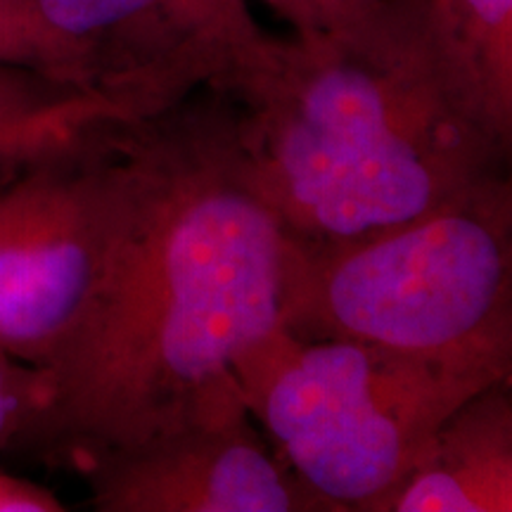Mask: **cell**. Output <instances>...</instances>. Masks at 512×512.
<instances>
[{"mask_svg":"<svg viewBox=\"0 0 512 512\" xmlns=\"http://www.w3.org/2000/svg\"><path fill=\"white\" fill-rule=\"evenodd\" d=\"M128 216L81 316L43 363L27 444L81 467L183 418L280 325L283 228L249 188L216 91L131 121Z\"/></svg>","mask_w":512,"mask_h":512,"instance_id":"cell-1","label":"cell"},{"mask_svg":"<svg viewBox=\"0 0 512 512\" xmlns=\"http://www.w3.org/2000/svg\"><path fill=\"white\" fill-rule=\"evenodd\" d=\"M216 91L235 162L287 238L354 240L508 174L451 93L406 0L320 34H268Z\"/></svg>","mask_w":512,"mask_h":512,"instance_id":"cell-2","label":"cell"},{"mask_svg":"<svg viewBox=\"0 0 512 512\" xmlns=\"http://www.w3.org/2000/svg\"><path fill=\"white\" fill-rule=\"evenodd\" d=\"M280 328L512 377L510 176L363 238L285 235Z\"/></svg>","mask_w":512,"mask_h":512,"instance_id":"cell-3","label":"cell"},{"mask_svg":"<svg viewBox=\"0 0 512 512\" xmlns=\"http://www.w3.org/2000/svg\"><path fill=\"white\" fill-rule=\"evenodd\" d=\"M256 425L328 512H377L434 427L486 384V370L358 339L273 328L233 363Z\"/></svg>","mask_w":512,"mask_h":512,"instance_id":"cell-4","label":"cell"},{"mask_svg":"<svg viewBox=\"0 0 512 512\" xmlns=\"http://www.w3.org/2000/svg\"><path fill=\"white\" fill-rule=\"evenodd\" d=\"M131 121H102L0 188V349L36 368L81 316L124 228Z\"/></svg>","mask_w":512,"mask_h":512,"instance_id":"cell-5","label":"cell"},{"mask_svg":"<svg viewBox=\"0 0 512 512\" xmlns=\"http://www.w3.org/2000/svg\"><path fill=\"white\" fill-rule=\"evenodd\" d=\"M86 91L128 117L169 110L247 67L268 34L247 0H34Z\"/></svg>","mask_w":512,"mask_h":512,"instance_id":"cell-6","label":"cell"},{"mask_svg":"<svg viewBox=\"0 0 512 512\" xmlns=\"http://www.w3.org/2000/svg\"><path fill=\"white\" fill-rule=\"evenodd\" d=\"M76 470L100 512H328L256 427L235 375L164 430Z\"/></svg>","mask_w":512,"mask_h":512,"instance_id":"cell-7","label":"cell"},{"mask_svg":"<svg viewBox=\"0 0 512 512\" xmlns=\"http://www.w3.org/2000/svg\"><path fill=\"white\" fill-rule=\"evenodd\" d=\"M512 377L486 384L434 427L377 512H510Z\"/></svg>","mask_w":512,"mask_h":512,"instance_id":"cell-8","label":"cell"},{"mask_svg":"<svg viewBox=\"0 0 512 512\" xmlns=\"http://www.w3.org/2000/svg\"><path fill=\"white\" fill-rule=\"evenodd\" d=\"M460 105L512 152V0H406Z\"/></svg>","mask_w":512,"mask_h":512,"instance_id":"cell-9","label":"cell"},{"mask_svg":"<svg viewBox=\"0 0 512 512\" xmlns=\"http://www.w3.org/2000/svg\"><path fill=\"white\" fill-rule=\"evenodd\" d=\"M110 119L133 117L91 91L36 69L0 62V138L72 143Z\"/></svg>","mask_w":512,"mask_h":512,"instance_id":"cell-10","label":"cell"},{"mask_svg":"<svg viewBox=\"0 0 512 512\" xmlns=\"http://www.w3.org/2000/svg\"><path fill=\"white\" fill-rule=\"evenodd\" d=\"M0 62L36 69L69 86L83 88L69 50L50 34L34 8L15 0H0Z\"/></svg>","mask_w":512,"mask_h":512,"instance_id":"cell-11","label":"cell"},{"mask_svg":"<svg viewBox=\"0 0 512 512\" xmlns=\"http://www.w3.org/2000/svg\"><path fill=\"white\" fill-rule=\"evenodd\" d=\"M43 399L41 370L0 349V451L27 444Z\"/></svg>","mask_w":512,"mask_h":512,"instance_id":"cell-12","label":"cell"},{"mask_svg":"<svg viewBox=\"0 0 512 512\" xmlns=\"http://www.w3.org/2000/svg\"><path fill=\"white\" fill-rule=\"evenodd\" d=\"M261 3L290 24L292 34H320L361 17L380 0H261Z\"/></svg>","mask_w":512,"mask_h":512,"instance_id":"cell-13","label":"cell"},{"mask_svg":"<svg viewBox=\"0 0 512 512\" xmlns=\"http://www.w3.org/2000/svg\"><path fill=\"white\" fill-rule=\"evenodd\" d=\"M64 503L46 486L0 470V512H62Z\"/></svg>","mask_w":512,"mask_h":512,"instance_id":"cell-14","label":"cell"},{"mask_svg":"<svg viewBox=\"0 0 512 512\" xmlns=\"http://www.w3.org/2000/svg\"><path fill=\"white\" fill-rule=\"evenodd\" d=\"M64 145H69V143L57 145V143H43V140H34V138H0V164L22 166V164H27L29 159H34L38 155H46V152L57 150V147H64Z\"/></svg>","mask_w":512,"mask_h":512,"instance_id":"cell-15","label":"cell"},{"mask_svg":"<svg viewBox=\"0 0 512 512\" xmlns=\"http://www.w3.org/2000/svg\"><path fill=\"white\" fill-rule=\"evenodd\" d=\"M15 3H22V5H29V8H34V0H15Z\"/></svg>","mask_w":512,"mask_h":512,"instance_id":"cell-16","label":"cell"}]
</instances>
